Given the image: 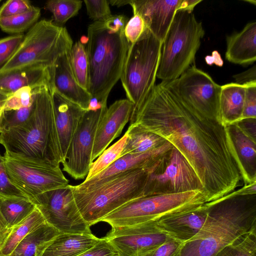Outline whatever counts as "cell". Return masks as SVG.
<instances>
[{
	"label": "cell",
	"mask_w": 256,
	"mask_h": 256,
	"mask_svg": "<svg viewBox=\"0 0 256 256\" xmlns=\"http://www.w3.org/2000/svg\"><path fill=\"white\" fill-rule=\"evenodd\" d=\"M130 120L160 136L183 156L198 176L208 202L240 185L226 126L182 102L166 82L154 86Z\"/></svg>",
	"instance_id": "6da1fadb"
},
{
	"label": "cell",
	"mask_w": 256,
	"mask_h": 256,
	"mask_svg": "<svg viewBox=\"0 0 256 256\" xmlns=\"http://www.w3.org/2000/svg\"><path fill=\"white\" fill-rule=\"evenodd\" d=\"M244 186L206 203L207 218L198 233L184 242L177 256H214L225 246L256 230V194Z\"/></svg>",
	"instance_id": "7a4b0ae2"
},
{
	"label": "cell",
	"mask_w": 256,
	"mask_h": 256,
	"mask_svg": "<svg viewBox=\"0 0 256 256\" xmlns=\"http://www.w3.org/2000/svg\"><path fill=\"white\" fill-rule=\"evenodd\" d=\"M34 108L24 124L0 133V144L9 156L54 166L62 162L55 124L52 89H33Z\"/></svg>",
	"instance_id": "3957f363"
},
{
	"label": "cell",
	"mask_w": 256,
	"mask_h": 256,
	"mask_svg": "<svg viewBox=\"0 0 256 256\" xmlns=\"http://www.w3.org/2000/svg\"><path fill=\"white\" fill-rule=\"evenodd\" d=\"M124 30H110L104 20L94 22L88 26V91L103 106H107L109 94L120 79L128 54Z\"/></svg>",
	"instance_id": "277c9868"
},
{
	"label": "cell",
	"mask_w": 256,
	"mask_h": 256,
	"mask_svg": "<svg viewBox=\"0 0 256 256\" xmlns=\"http://www.w3.org/2000/svg\"><path fill=\"white\" fill-rule=\"evenodd\" d=\"M208 198L201 190L149 195L134 199L102 218L112 228L160 220L196 210Z\"/></svg>",
	"instance_id": "5b68a950"
},
{
	"label": "cell",
	"mask_w": 256,
	"mask_h": 256,
	"mask_svg": "<svg viewBox=\"0 0 256 256\" xmlns=\"http://www.w3.org/2000/svg\"><path fill=\"white\" fill-rule=\"evenodd\" d=\"M154 165L127 170L89 191H76L72 186L76 206L88 225L90 227L129 201L143 196L148 174Z\"/></svg>",
	"instance_id": "8992f818"
},
{
	"label": "cell",
	"mask_w": 256,
	"mask_h": 256,
	"mask_svg": "<svg viewBox=\"0 0 256 256\" xmlns=\"http://www.w3.org/2000/svg\"><path fill=\"white\" fill-rule=\"evenodd\" d=\"M192 12L178 10L175 12L162 44L156 73L162 81L177 79L194 62L205 32Z\"/></svg>",
	"instance_id": "52a82bcc"
},
{
	"label": "cell",
	"mask_w": 256,
	"mask_h": 256,
	"mask_svg": "<svg viewBox=\"0 0 256 256\" xmlns=\"http://www.w3.org/2000/svg\"><path fill=\"white\" fill-rule=\"evenodd\" d=\"M162 44L147 30L128 48L120 80L127 99L133 104L130 117L156 85Z\"/></svg>",
	"instance_id": "ba28073f"
},
{
	"label": "cell",
	"mask_w": 256,
	"mask_h": 256,
	"mask_svg": "<svg viewBox=\"0 0 256 256\" xmlns=\"http://www.w3.org/2000/svg\"><path fill=\"white\" fill-rule=\"evenodd\" d=\"M72 45L66 28L42 20L24 35L18 50L0 72L34 64L50 68L58 57L70 51Z\"/></svg>",
	"instance_id": "9c48e42d"
},
{
	"label": "cell",
	"mask_w": 256,
	"mask_h": 256,
	"mask_svg": "<svg viewBox=\"0 0 256 256\" xmlns=\"http://www.w3.org/2000/svg\"><path fill=\"white\" fill-rule=\"evenodd\" d=\"M196 190L204 192L198 176L183 156L173 147L149 172L144 196Z\"/></svg>",
	"instance_id": "30bf717a"
},
{
	"label": "cell",
	"mask_w": 256,
	"mask_h": 256,
	"mask_svg": "<svg viewBox=\"0 0 256 256\" xmlns=\"http://www.w3.org/2000/svg\"><path fill=\"white\" fill-rule=\"evenodd\" d=\"M4 157L10 180L32 202L44 192L69 184L60 166L14 158L5 153Z\"/></svg>",
	"instance_id": "8fae6325"
},
{
	"label": "cell",
	"mask_w": 256,
	"mask_h": 256,
	"mask_svg": "<svg viewBox=\"0 0 256 256\" xmlns=\"http://www.w3.org/2000/svg\"><path fill=\"white\" fill-rule=\"evenodd\" d=\"M32 202L46 222L60 233H91L76 206L72 185L44 192Z\"/></svg>",
	"instance_id": "7c38bea8"
},
{
	"label": "cell",
	"mask_w": 256,
	"mask_h": 256,
	"mask_svg": "<svg viewBox=\"0 0 256 256\" xmlns=\"http://www.w3.org/2000/svg\"><path fill=\"white\" fill-rule=\"evenodd\" d=\"M166 82L182 102L217 119L221 86L208 74L194 64L177 79Z\"/></svg>",
	"instance_id": "4fadbf2b"
},
{
	"label": "cell",
	"mask_w": 256,
	"mask_h": 256,
	"mask_svg": "<svg viewBox=\"0 0 256 256\" xmlns=\"http://www.w3.org/2000/svg\"><path fill=\"white\" fill-rule=\"evenodd\" d=\"M107 108L86 110L74 134L62 164L63 170L75 180L86 178L89 172L96 129Z\"/></svg>",
	"instance_id": "5bb4252c"
},
{
	"label": "cell",
	"mask_w": 256,
	"mask_h": 256,
	"mask_svg": "<svg viewBox=\"0 0 256 256\" xmlns=\"http://www.w3.org/2000/svg\"><path fill=\"white\" fill-rule=\"evenodd\" d=\"M170 237L153 221L112 228L105 236L120 256H143Z\"/></svg>",
	"instance_id": "9a60e30c"
},
{
	"label": "cell",
	"mask_w": 256,
	"mask_h": 256,
	"mask_svg": "<svg viewBox=\"0 0 256 256\" xmlns=\"http://www.w3.org/2000/svg\"><path fill=\"white\" fill-rule=\"evenodd\" d=\"M172 148V146L166 142L161 146L146 152L124 154L96 176L77 186H72V188L78 192L89 191L127 170L150 168Z\"/></svg>",
	"instance_id": "2e32d148"
},
{
	"label": "cell",
	"mask_w": 256,
	"mask_h": 256,
	"mask_svg": "<svg viewBox=\"0 0 256 256\" xmlns=\"http://www.w3.org/2000/svg\"><path fill=\"white\" fill-rule=\"evenodd\" d=\"M133 104L128 99L118 100L107 108L98 124L92 155L97 158L121 134L130 120Z\"/></svg>",
	"instance_id": "e0dca14e"
},
{
	"label": "cell",
	"mask_w": 256,
	"mask_h": 256,
	"mask_svg": "<svg viewBox=\"0 0 256 256\" xmlns=\"http://www.w3.org/2000/svg\"><path fill=\"white\" fill-rule=\"evenodd\" d=\"M182 0H130L133 14H139L148 29L162 43Z\"/></svg>",
	"instance_id": "ac0fdd59"
},
{
	"label": "cell",
	"mask_w": 256,
	"mask_h": 256,
	"mask_svg": "<svg viewBox=\"0 0 256 256\" xmlns=\"http://www.w3.org/2000/svg\"><path fill=\"white\" fill-rule=\"evenodd\" d=\"M52 96L62 162L79 123L86 110L54 90H52Z\"/></svg>",
	"instance_id": "d6986e66"
},
{
	"label": "cell",
	"mask_w": 256,
	"mask_h": 256,
	"mask_svg": "<svg viewBox=\"0 0 256 256\" xmlns=\"http://www.w3.org/2000/svg\"><path fill=\"white\" fill-rule=\"evenodd\" d=\"M69 52L58 57L51 68L52 90L87 110L92 96L75 78L70 66Z\"/></svg>",
	"instance_id": "ffe728a7"
},
{
	"label": "cell",
	"mask_w": 256,
	"mask_h": 256,
	"mask_svg": "<svg viewBox=\"0 0 256 256\" xmlns=\"http://www.w3.org/2000/svg\"><path fill=\"white\" fill-rule=\"evenodd\" d=\"M225 126L230 148L244 185L256 182V142L236 124Z\"/></svg>",
	"instance_id": "44dd1931"
},
{
	"label": "cell",
	"mask_w": 256,
	"mask_h": 256,
	"mask_svg": "<svg viewBox=\"0 0 256 256\" xmlns=\"http://www.w3.org/2000/svg\"><path fill=\"white\" fill-rule=\"evenodd\" d=\"M52 67L34 64L0 72V92L10 96L24 87L48 86L52 89Z\"/></svg>",
	"instance_id": "7402d4cb"
},
{
	"label": "cell",
	"mask_w": 256,
	"mask_h": 256,
	"mask_svg": "<svg viewBox=\"0 0 256 256\" xmlns=\"http://www.w3.org/2000/svg\"><path fill=\"white\" fill-rule=\"evenodd\" d=\"M208 214L205 204L196 210L160 220L158 222V226L169 236L186 242L200 230Z\"/></svg>",
	"instance_id": "603a6c76"
},
{
	"label": "cell",
	"mask_w": 256,
	"mask_h": 256,
	"mask_svg": "<svg viewBox=\"0 0 256 256\" xmlns=\"http://www.w3.org/2000/svg\"><path fill=\"white\" fill-rule=\"evenodd\" d=\"M226 58L242 66L256 60V22H250L239 32L226 36Z\"/></svg>",
	"instance_id": "cb8c5ba5"
},
{
	"label": "cell",
	"mask_w": 256,
	"mask_h": 256,
	"mask_svg": "<svg viewBox=\"0 0 256 256\" xmlns=\"http://www.w3.org/2000/svg\"><path fill=\"white\" fill-rule=\"evenodd\" d=\"M245 96V85L231 82L221 86L218 121L223 126L242 120Z\"/></svg>",
	"instance_id": "d4e9b609"
},
{
	"label": "cell",
	"mask_w": 256,
	"mask_h": 256,
	"mask_svg": "<svg viewBox=\"0 0 256 256\" xmlns=\"http://www.w3.org/2000/svg\"><path fill=\"white\" fill-rule=\"evenodd\" d=\"M92 233H60L42 256H78L100 242Z\"/></svg>",
	"instance_id": "484cf974"
},
{
	"label": "cell",
	"mask_w": 256,
	"mask_h": 256,
	"mask_svg": "<svg viewBox=\"0 0 256 256\" xmlns=\"http://www.w3.org/2000/svg\"><path fill=\"white\" fill-rule=\"evenodd\" d=\"M60 233L46 222L29 233L10 256H42L46 248Z\"/></svg>",
	"instance_id": "4316f807"
},
{
	"label": "cell",
	"mask_w": 256,
	"mask_h": 256,
	"mask_svg": "<svg viewBox=\"0 0 256 256\" xmlns=\"http://www.w3.org/2000/svg\"><path fill=\"white\" fill-rule=\"evenodd\" d=\"M122 156L146 152L162 146L167 141L160 136L136 124H130Z\"/></svg>",
	"instance_id": "83f0119b"
},
{
	"label": "cell",
	"mask_w": 256,
	"mask_h": 256,
	"mask_svg": "<svg viewBox=\"0 0 256 256\" xmlns=\"http://www.w3.org/2000/svg\"><path fill=\"white\" fill-rule=\"evenodd\" d=\"M46 222L44 216L36 206L28 216L12 228L10 232L0 248V256H10L18 244L29 233Z\"/></svg>",
	"instance_id": "f1b7e54d"
},
{
	"label": "cell",
	"mask_w": 256,
	"mask_h": 256,
	"mask_svg": "<svg viewBox=\"0 0 256 256\" xmlns=\"http://www.w3.org/2000/svg\"><path fill=\"white\" fill-rule=\"evenodd\" d=\"M35 208L26 198H0V211L10 228L21 222Z\"/></svg>",
	"instance_id": "f546056e"
},
{
	"label": "cell",
	"mask_w": 256,
	"mask_h": 256,
	"mask_svg": "<svg viewBox=\"0 0 256 256\" xmlns=\"http://www.w3.org/2000/svg\"><path fill=\"white\" fill-rule=\"evenodd\" d=\"M72 72L78 84L88 90V61L86 48L80 41L74 44L69 52Z\"/></svg>",
	"instance_id": "4dcf8cb0"
},
{
	"label": "cell",
	"mask_w": 256,
	"mask_h": 256,
	"mask_svg": "<svg viewBox=\"0 0 256 256\" xmlns=\"http://www.w3.org/2000/svg\"><path fill=\"white\" fill-rule=\"evenodd\" d=\"M40 16V9L32 6L30 10L25 13L0 18V28L8 33L20 34L34 24Z\"/></svg>",
	"instance_id": "1f68e13d"
},
{
	"label": "cell",
	"mask_w": 256,
	"mask_h": 256,
	"mask_svg": "<svg viewBox=\"0 0 256 256\" xmlns=\"http://www.w3.org/2000/svg\"><path fill=\"white\" fill-rule=\"evenodd\" d=\"M127 138L126 134L117 142L106 149L90 166L85 180H88L104 170L122 156Z\"/></svg>",
	"instance_id": "d6a6232c"
},
{
	"label": "cell",
	"mask_w": 256,
	"mask_h": 256,
	"mask_svg": "<svg viewBox=\"0 0 256 256\" xmlns=\"http://www.w3.org/2000/svg\"><path fill=\"white\" fill-rule=\"evenodd\" d=\"M82 2L80 0H50L46 2V8L52 14L54 23L62 26L78 14Z\"/></svg>",
	"instance_id": "836d02e7"
},
{
	"label": "cell",
	"mask_w": 256,
	"mask_h": 256,
	"mask_svg": "<svg viewBox=\"0 0 256 256\" xmlns=\"http://www.w3.org/2000/svg\"><path fill=\"white\" fill-rule=\"evenodd\" d=\"M214 256H256V230L225 246Z\"/></svg>",
	"instance_id": "e575fe53"
},
{
	"label": "cell",
	"mask_w": 256,
	"mask_h": 256,
	"mask_svg": "<svg viewBox=\"0 0 256 256\" xmlns=\"http://www.w3.org/2000/svg\"><path fill=\"white\" fill-rule=\"evenodd\" d=\"M33 89L30 87L22 88L10 95L6 100L3 110H16L30 106L34 100Z\"/></svg>",
	"instance_id": "d590c367"
},
{
	"label": "cell",
	"mask_w": 256,
	"mask_h": 256,
	"mask_svg": "<svg viewBox=\"0 0 256 256\" xmlns=\"http://www.w3.org/2000/svg\"><path fill=\"white\" fill-rule=\"evenodd\" d=\"M24 36L23 34H17L0 39V71L17 52Z\"/></svg>",
	"instance_id": "8d00e7d4"
},
{
	"label": "cell",
	"mask_w": 256,
	"mask_h": 256,
	"mask_svg": "<svg viewBox=\"0 0 256 256\" xmlns=\"http://www.w3.org/2000/svg\"><path fill=\"white\" fill-rule=\"evenodd\" d=\"M34 108V100L29 107L16 110L4 111L2 132L18 126L26 122L30 118Z\"/></svg>",
	"instance_id": "74e56055"
},
{
	"label": "cell",
	"mask_w": 256,
	"mask_h": 256,
	"mask_svg": "<svg viewBox=\"0 0 256 256\" xmlns=\"http://www.w3.org/2000/svg\"><path fill=\"white\" fill-rule=\"evenodd\" d=\"M148 30L142 18L138 14H134L124 28V35L128 48L132 46Z\"/></svg>",
	"instance_id": "f35d334b"
},
{
	"label": "cell",
	"mask_w": 256,
	"mask_h": 256,
	"mask_svg": "<svg viewBox=\"0 0 256 256\" xmlns=\"http://www.w3.org/2000/svg\"><path fill=\"white\" fill-rule=\"evenodd\" d=\"M14 198L26 197L10 180L6 172L4 156L0 154V198Z\"/></svg>",
	"instance_id": "ab89813d"
},
{
	"label": "cell",
	"mask_w": 256,
	"mask_h": 256,
	"mask_svg": "<svg viewBox=\"0 0 256 256\" xmlns=\"http://www.w3.org/2000/svg\"><path fill=\"white\" fill-rule=\"evenodd\" d=\"M87 14L94 22L103 21L111 16L108 0H84Z\"/></svg>",
	"instance_id": "60d3db41"
},
{
	"label": "cell",
	"mask_w": 256,
	"mask_h": 256,
	"mask_svg": "<svg viewBox=\"0 0 256 256\" xmlns=\"http://www.w3.org/2000/svg\"><path fill=\"white\" fill-rule=\"evenodd\" d=\"M245 96L242 120L256 118V82L244 84Z\"/></svg>",
	"instance_id": "b9f144b4"
},
{
	"label": "cell",
	"mask_w": 256,
	"mask_h": 256,
	"mask_svg": "<svg viewBox=\"0 0 256 256\" xmlns=\"http://www.w3.org/2000/svg\"><path fill=\"white\" fill-rule=\"evenodd\" d=\"M32 6L26 0H9L0 8V18L10 17L29 11Z\"/></svg>",
	"instance_id": "7bdbcfd3"
},
{
	"label": "cell",
	"mask_w": 256,
	"mask_h": 256,
	"mask_svg": "<svg viewBox=\"0 0 256 256\" xmlns=\"http://www.w3.org/2000/svg\"><path fill=\"white\" fill-rule=\"evenodd\" d=\"M184 244L170 236L164 243L143 256H177Z\"/></svg>",
	"instance_id": "ee69618b"
},
{
	"label": "cell",
	"mask_w": 256,
	"mask_h": 256,
	"mask_svg": "<svg viewBox=\"0 0 256 256\" xmlns=\"http://www.w3.org/2000/svg\"><path fill=\"white\" fill-rule=\"evenodd\" d=\"M118 254L106 238H100L98 242L78 256H114Z\"/></svg>",
	"instance_id": "f6af8a7d"
},
{
	"label": "cell",
	"mask_w": 256,
	"mask_h": 256,
	"mask_svg": "<svg viewBox=\"0 0 256 256\" xmlns=\"http://www.w3.org/2000/svg\"><path fill=\"white\" fill-rule=\"evenodd\" d=\"M256 118L244 119L235 124L246 136L256 142Z\"/></svg>",
	"instance_id": "bcb514c9"
},
{
	"label": "cell",
	"mask_w": 256,
	"mask_h": 256,
	"mask_svg": "<svg viewBox=\"0 0 256 256\" xmlns=\"http://www.w3.org/2000/svg\"><path fill=\"white\" fill-rule=\"evenodd\" d=\"M236 83L244 84L251 82H256V66L254 65L248 70L233 76Z\"/></svg>",
	"instance_id": "7dc6e473"
},
{
	"label": "cell",
	"mask_w": 256,
	"mask_h": 256,
	"mask_svg": "<svg viewBox=\"0 0 256 256\" xmlns=\"http://www.w3.org/2000/svg\"><path fill=\"white\" fill-rule=\"evenodd\" d=\"M12 228L8 224L0 211V248L2 246Z\"/></svg>",
	"instance_id": "c3c4849f"
},
{
	"label": "cell",
	"mask_w": 256,
	"mask_h": 256,
	"mask_svg": "<svg viewBox=\"0 0 256 256\" xmlns=\"http://www.w3.org/2000/svg\"><path fill=\"white\" fill-rule=\"evenodd\" d=\"M205 60L210 66L214 64L218 66H222L224 64L220 54L216 50L213 51L211 56H206Z\"/></svg>",
	"instance_id": "681fc988"
},
{
	"label": "cell",
	"mask_w": 256,
	"mask_h": 256,
	"mask_svg": "<svg viewBox=\"0 0 256 256\" xmlns=\"http://www.w3.org/2000/svg\"><path fill=\"white\" fill-rule=\"evenodd\" d=\"M202 1V0H182L178 10H187L193 11L194 8Z\"/></svg>",
	"instance_id": "f907efd6"
},
{
	"label": "cell",
	"mask_w": 256,
	"mask_h": 256,
	"mask_svg": "<svg viewBox=\"0 0 256 256\" xmlns=\"http://www.w3.org/2000/svg\"><path fill=\"white\" fill-rule=\"evenodd\" d=\"M104 106H103L98 99L92 97L90 100L87 110L96 111Z\"/></svg>",
	"instance_id": "816d5d0a"
},
{
	"label": "cell",
	"mask_w": 256,
	"mask_h": 256,
	"mask_svg": "<svg viewBox=\"0 0 256 256\" xmlns=\"http://www.w3.org/2000/svg\"><path fill=\"white\" fill-rule=\"evenodd\" d=\"M110 4L118 7L129 4L130 0H108Z\"/></svg>",
	"instance_id": "f5cc1de1"
},
{
	"label": "cell",
	"mask_w": 256,
	"mask_h": 256,
	"mask_svg": "<svg viewBox=\"0 0 256 256\" xmlns=\"http://www.w3.org/2000/svg\"><path fill=\"white\" fill-rule=\"evenodd\" d=\"M10 96L0 92V112L2 111L4 106Z\"/></svg>",
	"instance_id": "db71d44e"
},
{
	"label": "cell",
	"mask_w": 256,
	"mask_h": 256,
	"mask_svg": "<svg viewBox=\"0 0 256 256\" xmlns=\"http://www.w3.org/2000/svg\"><path fill=\"white\" fill-rule=\"evenodd\" d=\"M4 116V110L0 112V133L2 132V126Z\"/></svg>",
	"instance_id": "11a10c76"
},
{
	"label": "cell",
	"mask_w": 256,
	"mask_h": 256,
	"mask_svg": "<svg viewBox=\"0 0 256 256\" xmlns=\"http://www.w3.org/2000/svg\"><path fill=\"white\" fill-rule=\"evenodd\" d=\"M119 256L118 254H116V255H115V256Z\"/></svg>",
	"instance_id": "9f6ffc18"
},
{
	"label": "cell",
	"mask_w": 256,
	"mask_h": 256,
	"mask_svg": "<svg viewBox=\"0 0 256 256\" xmlns=\"http://www.w3.org/2000/svg\"><path fill=\"white\" fill-rule=\"evenodd\" d=\"M0 2H1V0H0Z\"/></svg>",
	"instance_id": "6f0895ef"
},
{
	"label": "cell",
	"mask_w": 256,
	"mask_h": 256,
	"mask_svg": "<svg viewBox=\"0 0 256 256\" xmlns=\"http://www.w3.org/2000/svg\"></svg>",
	"instance_id": "680465c9"
}]
</instances>
